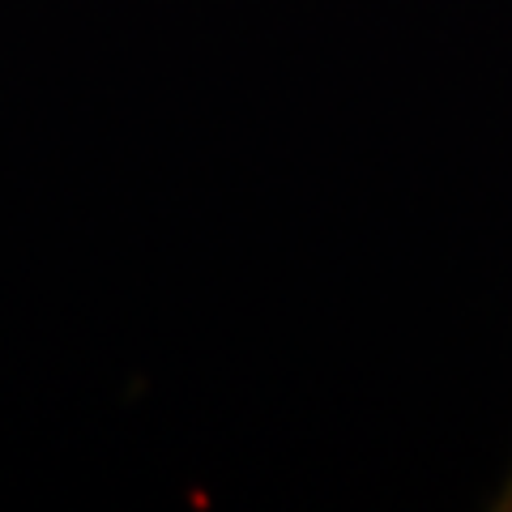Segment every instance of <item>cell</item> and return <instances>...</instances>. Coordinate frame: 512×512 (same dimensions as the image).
Instances as JSON below:
<instances>
[]
</instances>
